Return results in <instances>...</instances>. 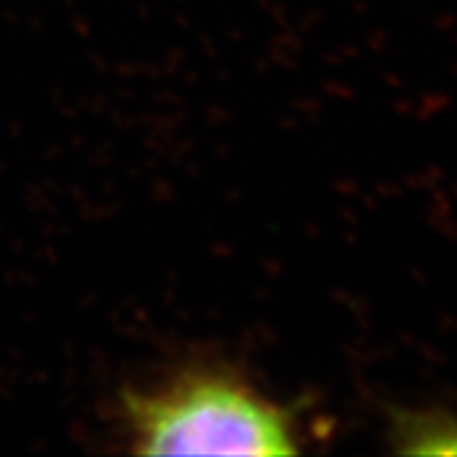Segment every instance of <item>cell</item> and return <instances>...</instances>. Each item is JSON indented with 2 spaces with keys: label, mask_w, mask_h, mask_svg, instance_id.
Returning <instances> with one entry per match:
<instances>
[{
  "label": "cell",
  "mask_w": 457,
  "mask_h": 457,
  "mask_svg": "<svg viewBox=\"0 0 457 457\" xmlns=\"http://www.w3.org/2000/svg\"><path fill=\"white\" fill-rule=\"evenodd\" d=\"M389 440L407 455H457V409H392Z\"/></svg>",
  "instance_id": "cell-2"
},
{
  "label": "cell",
  "mask_w": 457,
  "mask_h": 457,
  "mask_svg": "<svg viewBox=\"0 0 457 457\" xmlns=\"http://www.w3.org/2000/svg\"><path fill=\"white\" fill-rule=\"evenodd\" d=\"M125 435L140 455H295L290 409L224 363L198 361L120 396Z\"/></svg>",
  "instance_id": "cell-1"
}]
</instances>
